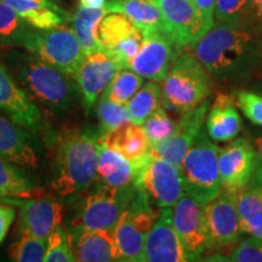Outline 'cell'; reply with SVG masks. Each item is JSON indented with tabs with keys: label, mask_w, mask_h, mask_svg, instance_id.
Instances as JSON below:
<instances>
[{
	"label": "cell",
	"mask_w": 262,
	"mask_h": 262,
	"mask_svg": "<svg viewBox=\"0 0 262 262\" xmlns=\"http://www.w3.org/2000/svg\"><path fill=\"white\" fill-rule=\"evenodd\" d=\"M98 137L91 131H77L60 141L50 180L51 189L60 198H79L95 183L98 175Z\"/></svg>",
	"instance_id": "obj_1"
},
{
	"label": "cell",
	"mask_w": 262,
	"mask_h": 262,
	"mask_svg": "<svg viewBox=\"0 0 262 262\" xmlns=\"http://www.w3.org/2000/svg\"><path fill=\"white\" fill-rule=\"evenodd\" d=\"M6 61L8 70L33 102L54 113L70 110L75 96L72 78L29 51L10 52Z\"/></svg>",
	"instance_id": "obj_2"
},
{
	"label": "cell",
	"mask_w": 262,
	"mask_h": 262,
	"mask_svg": "<svg viewBox=\"0 0 262 262\" xmlns=\"http://www.w3.org/2000/svg\"><path fill=\"white\" fill-rule=\"evenodd\" d=\"M189 49L209 74L224 78L242 71L253 61L255 39L241 26L222 22L212 25Z\"/></svg>",
	"instance_id": "obj_3"
},
{
	"label": "cell",
	"mask_w": 262,
	"mask_h": 262,
	"mask_svg": "<svg viewBox=\"0 0 262 262\" xmlns=\"http://www.w3.org/2000/svg\"><path fill=\"white\" fill-rule=\"evenodd\" d=\"M210 78L191 52L180 54L163 79L162 102L169 111L185 113L210 96Z\"/></svg>",
	"instance_id": "obj_4"
},
{
	"label": "cell",
	"mask_w": 262,
	"mask_h": 262,
	"mask_svg": "<svg viewBox=\"0 0 262 262\" xmlns=\"http://www.w3.org/2000/svg\"><path fill=\"white\" fill-rule=\"evenodd\" d=\"M88 194L79 203L71 229H110L114 231L120 215L127 208L137 187H113L98 182L88 189Z\"/></svg>",
	"instance_id": "obj_5"
},
{
	"label": "cell",
	"mask_w": 262,
	"mask_h": 262,
	"mask_svg": "<svg viewBox=\"0 0 262 262\" xmlns=\"http://www.w3.org/2000/svg\"><path fill=\"white\" fill-rule=\"evenodd\" d=\"M219 153L220 148L202 130L180 166L185 193L206 203L220 193L222 186L219 171Z\"/></svg>",
	"instance_id": "obj_6"
},
{
	"label": "cell",
	"mask_w": 262,
	"mask_h": 262,
	"mask_svg": "<svg viewBox=\"0 0 262 262\" xmlns=\"http://www.w3.org/2000/svg\"><path fill=\"white\" fill-rule=\"evenodd\" d=\"M158 216L159 211L149 205L147 193L137 188L136 194L120 215L113 231L118 261L142 262L146 238Z\"/></svg>",
	"instance_id": "obj_7"
},
{
	"label": "cell",
	"mask_w": 262,
	"mask_h": 262,
	"mask_svg": "<svg viewBox=\"0 0 262 262\" xmlns=\"http://www.w3.org/2000/svg\"><path fill=\"white\" fill-rule=\"evenodd\" d=\"M26 51L54 66L73 80L86 56L73 28L63 25L49 29H35Z\"/></svg>",
	"instance_id": "obj_8"
},
{
	"label": "cell",
	"mask_w": 262,
	"mask_h": 262,
	"mask_svg": "<svg viewBox=\"0 0 262 262\" xmlns=\"http://www.w3.org/2000/svg\"><path fill=\"white\" fill-rule=\"evenodd\" d=\"M134 185L145 191L159 208H172L185 194L180 168L152 156L135 168Z\"/></svg>",
	"instance_id": "obj_9"
},
{
	"label": "cell",
	"mask_w": 262,
	"mask_h": 262,
	"mask_svg": "<svg viewBox=\"0 0 262 262\" xmlns=\"http://www.w3.org/2000/svg\"><path fill=\"white\" fill-rule=\"evenodd\" d=\"M206 205V202L185 193L172 210L173 228L189 261L198 260L209 249Z\"/></svg>",
	"instance_id": "obj_10"
},
{
	"label": "cell",
	"mask_w": 262,
	"mask_h": 262,
	"mask_svg": "<svg viewBox=\"0 0 262 262\" xmlns=\"http://www.w3.org/2000/svg\"><path fill=\"white\" fill-rule=\"evenodd\" d=\"M102 51L118 64L120 70H130L131 62L143 41V32L126 16L110 12L100 25Z\"/></svg>",
	"instance_id": "obj_11"
},
{
	"label": "cell",
	"mask_w": 262,
	"mask_h": 262,
	"mask_svg": "<svg viewBox=\"0 0 262 262\" xmlns=\"http://www.w3.org/2000/svg\"><path fill=\"white\" fill-rule=\"evenodd\" d=\"M180 51L181 47L166 33H146L139 52L131 62L130 70L148 80L163 81Z\"/></svg>",
	"instance_id": "obj_12"
},
{
	"label": "cell",
	"mask_w": 262,
	"mask_h": 262,
	"mask_svg": "<svg viewBox=\"0 0 262 262\" xmlns=\"http://www.w3.org/2000/svg\"><path fill=\"white\" fill-rule=\"evenodd\" d=\"M155 2L162 11L166 33L181 48L194 44L211 28L192 0Z\"/></svg>",
	"instance_id": "obj_13"
},
{
	"label": "cell",
	"mask_w": 262,
	"mask_h": 262,
	"mask_svg": "<svg viewBox=\"0 0 262 262\" xmlns=\"http://www.w3.org/2000/svg\"><path fill=\"white\" fill-rule=\"evenodd\" d=\"M210 104L211 98L208 97L199 106L181 113L178 123V131L162 142L150 145L149 156L166 160L180 168L188 149L203 130V124Z\"/></svg>",
	"instance_id": "obj_14"
},
{
	"label": "cell",
	"mask_w": 262,
	"mask_h": 262,
	"mask_svg": "<svg viewBox=\"0 0 262 262\" xmlns=\"http://www.w3.org/2000/svg\"><path fill=\"white\" fill-rule=\"evenodd\" d=\"M209 249L229 247L241 238V220L237 210V193L221 188L206 205Z\"/></svg>",
	"instance_id": "obj_15"
},
{
	"label": "cell",
	"mask_w": 262,
	"mask_h": 262,
	"mask_svg": "<svg viewBox=\"0 0 262 262\" xmlns=\"http://www.w3.org/2000/svg\"><path fill=\"white\" fill-rule=\"evenodd\" d=\"M258 156L248 140H234L219 153V171L221 186L227 191L238 193L253 179Z\"/></svg>",
	"instance_id": "obj_16"
},
{
	"label": "cell",
	"mask_w": 262,
	"mask_h": 262,
	"mask_svg": "<svg viewBox=\"0 0 262 262\" xmlns=\"http://www.w3.org/2000/svg\"><path fill=\"white\" fill-rule=\"evenodd\" d=\"M0 111L10 119L31 133H38L42 125V116L37 104L31 100L0 61Z\"/></svg>",
	"instance_id": "obj_17"
},
{
	"label": "cell",
	"mask_w": 262,
	"mask_h": 262,
	"mask_svg": "<svg viewBox=\"0 0 262 262\" xmlns=\"http://www.w3.org/2000/svg\"><path fill=\"white\" fill-rule=\"evenodd\" d=\"M119 70L116 62L103 51H95L85 56L74 78L83 97L85 112L90 113L98 97Z\"/></svg>",
	"instance_id": "obj_18"
},
{
	"label": "cell",
	"mask_w": 262,
	"mask_h": 262,
	"mask_svg": "<svg viewBox=\"0 0 262 262\" xmlns=\"http://www.w3.org/2000/svg\"><path fill=\"white\" fill-rule=\"evenodd\" d=\"M186 261L189 260L173 228L171 206L160 208L158 219L146 238L142 262Z\"/></svg>",
	"instance_id": "obj_19"
},
{
	"label": "cell",
	"mask_w": 262,
	"mask_h": 262,
	"mask_svg": "<svg viewBox=\"0 0 262 262\" xmlns=\"http://www.w3.org/2000/svg\"><path fill=\"white\" fill-rule=\"evenodd\" d=\"M11 204L19 205V229L34 237L47 239L63 220V205L49 196L11 199Z\"/></svg>",
	"instance_id": "obj_20"
},
{
	"label": "cell",
	"mask_w": 262,
	"mask_h": 262,
	"mask_svg": "<svg viewBox=\"0 0 262 262\" xmlns=\"http://www.w3.org/2000/svg\"><path fill=\"white\" fill-rule=\"evenodd\" d=\"M32 134L12 119L0 114V157L16 165L37 168V140Z\"/></svg>",
	"instance_id": "obj_21"
},
{
	"label": "cell",
	"mask_w": 262,
	"mask_h": 262,
	"mask_svg": "<svg viewBox=\"0 0 262 262\" xmlns=\"http://www.w3.org/2000/svg\"><path fill=\"white\" fill-rule=\"evenodd\" d=\"M71 243L79 262L118 261L113 231L110 229H71Z\"/></svg>",
	"instance_id": "obj_22"
},
{
	"label": "cell",
	"mask_w": 262,
	"mask_h": 262,
	"mask_svg": "<svg viewBox=\"0 0 262 262\" xmlns=\"http://www.w3.org/2000/svg\"><path fill=\"white\" fill-rule=\"evenodd\" d=\"M98 142L120 153L130 160L135 168L145 162L149 156L150 142L145 130L130 120L116 130L98 137Z\"/></svg>",
	"instance_id": "obj_23"
},
{
	"label": "cell",
	"mask_w": 262,
	"mask_h": 262,
	"mask_svg": "<svg viewBox=\"0 0 262 262\" xmlns=\"http://www.w3.org/2000/svg\"><path fill=\"white\" fill-rule=\"evenodd\" d=\"M241 129L242 119L233 97L227 94H219L206 118V130L210 139L215 142H227L237 137Z\"/></svg>",
	"instance_id": "obj_24"
},
{
	"label": "cell",
	"mask_w": 262,
	"mask_h": 262,
	"mask_svg": "<svg viewBox=\"0 0 262 262\" xmlns=\"http://www.w3.org/2000/svg\"><path fill=\"white\" fill-rule=\"evenodd\" d=\"M103 9L107 14L117 12L126 16L143 34L152 32L166 33L162 11L155 0H107Z\"/></svg>",
	"instance_id": "obj_25"
},
{
	"label": "cell",
	"mask_w": 262,
	"mask_h": 262,
	"mask_svg": "<svg viewBox=\"0 0 262 262\" xmlns=\"http://www.w3.org/2000/svg\"><path fill=\"white\" fill-rule=\"evenodd\" d=\"M11 6L25 21L38 29H49L63 25L68 14L57 0H0Z\"/></svg>",
	"instance_id": "obj_26"
},
{
	"label": "cell",
	"mask_w": 262,
	"mask_h": 262,
	"mask_svg": "<svg viewBox=\"0 0 262 262\" xmlns=\"http://www.w3.org/2000/svg\"><path fill=\"white\" fill-rule=\"evenodd\" d=\"M100 143L98 149V176L113 187H126L135 179V166L120 153Z\"/></svg>",
	"instance_id": "obj_27"
},
{
	"label": "cell",
	"mask_w": 262,
	"mask_h": 262,
	"mask_svg": "<svg viewBox=\"0 0 262 262\" xmlns=\"http://www.w3.org/2000/svg\"><path fill=\"white\" fill-rule=\"evenodd\" d=\"M107 12L104 9H90L80 6L72 18V28L79 40L85 55L102 51L100 39V25Z\"/></svg>",
	"instance_id": "obj_28"
},
{
	"label": "cell",
	"mask_w": 262,
	"mask_h": 262,
	"mask_svg": "<svg viewBox=\"0 0 262 262\" xmlns=\"http://www.w3.org/2000/svg\"><path fill=\"white\" fill-rule=\"evenodd\" d=\"M35 29L11 6L0 2V45L26 50Z\"/></svg>",
	"instance_id": "obj_29"
},
{
	"label": "cell",
	"mask_w": 262,
	"mask_h": 262,
	"mask_svg": "<svg viewBox=\"0 0 262 262\" xmlns=\"http://www.w3.org/2000/svg\"><path fill=\"white\" fill-rule=\"evenodd\" d=\"M0 189L11 198L38 196V188L15 163L0 157Z\"/></svg>",
	"instance_id": "obj_30"
},
{
	"label": "cell",
	"mask_w": 262,
	"mask_h": 262,
	"mask_svg": "<svg viewBox=\"0 0 262 262\" xmlns=\"http://www.w3.org/2000/svg\"><path fill=\"white\" fill-rule=\"evenodd\" d=\"M160 100H162V89L158 81L149 80L148 83L143 84L126 104L130 122L142 125L153 111L159 107Z\"/></svg>",
	"instance_id": "obj_31"
},
{
	"label": "cell",
	"mask_w": 262,
	"mask_h": 262,
	"mask_svg": "<svg viewBox=\"0 0 262 262\" xmlns=\"http://www.w3.org/2000/svg\"><path fill=\"white\" fill-rule=\"evenodd\" d=\"M143 85V78L131 70H119L103 91L113 102L126 106L140 88Z\"/></svg>",
	"instance_id": "obj_32"
},
{
	"label": "cell",
	"mask_w": 262,
	"mask_h": 262,
	"mask_svg": "<svg viewBox=\"0 0 262 262\" xmlns=\"http://www.w3.org/2000/svg\"><path fill=\"white\" fill-rule=\"evenodd\" d=\"M96 114L100 120V136L106 135L124 123L129 122L126 106L113 102L104 93L101 94L97 100Z\"/></svg>",
	"instance_id": "obj_33"
},
{
	"label": "cell",
	"mask_w": 262,
	"mask_h": 262,
	"mask_svg": "<svg viewBox=\"0 0 262 262\" xmlns=\"http://www.w3.org/2000/svg\"><path fill=\"white\" fill-rule=\"evenodd\" d=\"M22 235L9 248V256L16 262H41L47 253V239L21 232Z\"/></svg>",
	"instance_id": "obj_34"
},
{
	"label": "cell",
	"mask_w": 262,
	"mask_h": 262,
	"mask_svg": "<svg viewBox=\"0 0 262 262\" xmlns=\"http://www.w3.org/2000/svg\"><path fill=\"white\" fill-rule=\"evenodd\" d=\"M148 137L150 145L162 142L178 131V123L168 116L163 107H158L141 125Z\"/></svg>",
	"instance_id": "obj_35"
},
{
	"label": "cell",
	"mask_w": 262,
	"mask_h": 262,
	"mask_svg": "<svg viewBox=\"0 0 262 262\" xmlns=\"http://www.w3.org/2000/svg\"><path fill=\"white\" fill-rule=\"evenodd\" d=\"M45 262H74L75 256L72 249L70 232L58 226L47 238Z\"/></svg>",
	"instance_id": "obj_36"
},
{
	"label": "cell",
	"mask_w": 262,
	"mask_h": 262,
	"mask_svg": "<svg viewBox=\"0 0 262 262\" xmlns=\"http://www.w3.org/2000/svg\"><path fill=\"white\" fill-rule=\"evenodd\" d=\"M251 14L250 0H216L214 15L224 24L241 26L244 18Z\"/></svg>",
	"instance_id": "obj_37"
},
{
	"label": "cell",
	"mask_w": 262,
	"mask_h": 262,
	"mask_svg": "<svg viewBox=\"0 0 262 262\" xmlns=\"http://www.w3.org/2000/svg\"><path fill=\"white\" fill-rule=\"evenodd\" d=\"M226 261L233 262H262V239L249 238L235 245Z\"/></svg>",
	"instance_id": "obj_38"
},
{
	"label": "cell",
	"mask_w": 262,
	"mask_h": 262,
	"mask_svg": "<svg viewBox=\"0 0 262 262\" xmlns=\"http://www.w3.org/2000/svg\"><path fill=\"white\" fill-rule=\"evenodd\" d=\"M235 103L249 120L262 126V96L250 91L241 90L237 94Z\"/></svg>",
	"instance_id": "obj_39"
},
{
	"label": "cell",
	"mask_w": 262,
	"mask_h": 262,
	"mask_svg": "<svg viewBox=\"0 0 262 262\" xmlns=\"http://www.w3.org/2000/svg\"><path fill=\"white\" fill-rule=\"evenodd\" d=\"M241 229L251 237L262 239V212L250 216L245 220H241Z\"/></svg>",
	"instance_id": "obj_40"
},
{
	"label": "cell",
	"mask_w": 262,
	"mask_h": 262,
	"mask_svg": "<svg viewBox=\"0 0 262 262\" xmlns=\"http://www.w3.org/2000/svg\"><path fill=\"white\" fill-rule=\"evenodd\" d=\"M15 209L9 204L0 203V244L8 234L10 226L15 220Z\"/></svg>",
	"instance_id": "obj_41"
},
{
	"label": "cell",
	"mask_w": 262,
	"mask_h": 262,
	"mask_svg": "<svg viewBox=\"0 0 262 262\" xmlns=\"http://www.w3.org/2000/svg\"><path fill=\"white\" fill-rule=\"evenodd\" d=\"M216 0H192V3L196 6V9L201 11L203 17L209 26L214 25V10Z\"/></svg>",
	"instance_id": "obj_42"
},
{
	"label": "cell",
	"mask_w": 262,
	"mask_h": 262,
	"mask_svg": "<svg viewBox=\"0 0 262 262\" xmlns=\"http://www.w3.org/2000/svg\"><path fill=\"white\" fill-rule=\"evenodd\" d=\"M80 6L90 9H103L107 0H79Z\"/></svg>",
	"instance_id": "obj_43"
},
{
	"label": "cell",
	"mask_w": 262,
	"mask_h": 262,
	"mask_svg": "<svg viewBox=\"0 0 262 262\" xmlns=\"http://www.w3.org/2000/svg\"><path fill=\"white\" fill-rule=\"evenodd\" d=\"M251 14L262 21V0H250Z\"/></svg>",
	"instance_id": "obj_44"
},
{
	"label": "cell",
	"mask_w": 262,
	"mask_h": 262,
	"mask_svg": "<svg viewBox=\"0 0 262 262\" xmlns=\"http://www.w3.org/2000/svg\"><path fill=\"white\" fill-rule=\"evenodd\" d=\"M256 145H257V156H258V163L261 164L262 166V137L257 139L256 141Z\"/></svg>",
	"instance_id": "obj_45"
},
{
	"label": "cell",
	"mask_w": 262,
	"mask_h": 262,
	"mask_svg": "<svg viewBox=\"0 0 262 262\" xmlns=\"http://www.w3.org/2000/svg\"><path fill=\"white\" fill-rule=\"evenodd\" d=\"M3 198H10V196H8V195H6V194H5V193H4V192H3V191H2V189H0V201H2V199H3Z\"/></svg>",
	"instance_id": "obj_46"
}]
</instances>
